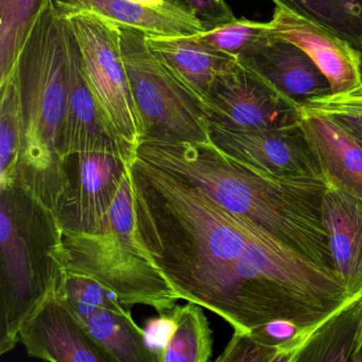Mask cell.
Returning a JSON list of instances; mask_svg holds the SVG:
<instances>
[{
  "instance_id": "obj_1",
  "label": "cell",
  "mask_w": 362,
  "mask_h": 362,
  "mask_svg": "<svg viewBox=\"0 0 362 362\" xmlns=\"http://www.w3.org/2000/svg\"><path fill=\"white\" fill-rule=\"evenodd\" d=\"M135 234L181 300L245 325L273 236L190 182L135 156L129 164Z\"/></svg>"
},
{
  "instance_id": "obj_2",
  "label": "cell",
  "mask_w": 362,
  "mask_h": 362,
  "mask_svg": "<svg viewBox=\"0 0 362 362\" xmlns=\"http://www.w3.org/2000/svg\"><path fill=\"white\" fill-rule=\"evenodd\" d=\"M136 156L198 186L230 213L247 218L334 272L322 219L325 180L285 179L262 173L224 153L213 141L143 139Z\"/></svg>"
},
{
  "instance_id": "obj_3",
  "label": "cell",
  "mask_w": 362,
  "mask_h": 362,
  "mask_svg": "<svg viewBox=\"0 0 362 362\" xmlns=\"http://www.w3.org/2000/svg\"><path fill=\"white\" fill-rule=\"evenodd\" d=\"M66 21L48 3L14 67L20 90L23 145L16 183L54 214L64 192L61 141L69 97Z\"/></svg>"
},
{
  "instance_id": "obj_4",
  "label": "cell",
  "mask_w": 362,
  "mask_h": 362,
  "mask_svg": "<svg viewBox=\"0 0 362 362\" xmlns=\"http://www.w3.org/2000/svg\"><path fill=\"white\" fill-rule=\"evenodd\" d=\"M56 214L18 183L0 189V355L11 351L31 313L64 271Z\"/></svg>"
},
{
  "instance_id": "obj_5",
  "label": "cell",
  "mask_w": 362,
  "mask_h": 362,
  "mask_svg": "<svg viewBox=\"0 0 362 362\" xmlns=\"http://www.w3.org/2000/svg\"><path fill=\"white\" fill-rule=\"evenodd\" d=\"M61 258L64 270L94 277L113 290L126 306L146 305L162 315L181 300L135 234L129 168L109 214L97 230L62 228Z\"/></svg>"
},
{
  "instance_id": "obj_6",
  "label": "cell",
  "mask_w": 362,
  "mask_h": 362,
  "mask_svg": "<svg viewBox=\"0 0 362 362\" xmlns=\"http://www.w3.org/2000/svg\"><path fill=\"white\" fill-rule=\"evenodd\" d=\"M115 24L122 61L143 122V139L211 143L209 118L202 100L150 49L146 35Z\"/></svg>"
},
{
  "instance_id": "obj_7",
  "label": "cell",
  "mask_w": 362,
  "mask_h": 362,
  "mask_svg": "<svg viewBox=\"0 0 362 362\" xmlns=\"http://www.w3.org/2000/svg\"><path fill=\"white\" fill-rule=\"evenodd\" d=\"M65 20L77 40L86 80L110 131L127 151L136 156L144 127L122 61L115 22L90 12Z\"/></svg>"
},
{
  "instance_id": "obj_8",
  "label": "cell",
  "mask_w": 362,
  "mask_h": 362,
  "mask_svg": "<svg viewBox=\"0 0 362 362\" xmlns=\"http://www.w3.org/2000/svg\"><path fill=\"white\" fill-rule=\"evenodd\" d=\"M54 296L113 362H153L144 328L135 323L117 294L101 281L64 270Z\"/></svg>"
},
{
  "instance_id": "obj_9",
  "label": "cell",
  "mask_w": 362,
  "mask_h": 362,
  "mask_svg": "<svg viewBox=\"0 0 362 362\" xmlns=\"http://www.w3.org/2000/svg\"><path fill=\"white\" fill-rule=\"evenodd\" d=\"M209 124L243 131L300 126L303 109L253 69L238 60L221 74L203 99Z\"/></svg>"
},
{
  "instance_id": "obj_10",
  "label": "cell",
  "mask_w": 362,
  "mask_h": 362,
  "mask_svg": "<svg viewBox=\"0 0 362 362\" xmlns=\"http://www.w3.org/2000/svg\"><path fill=\"white\" fill-rule=\"evenodd\" d=\"M130 163L103 152L65 158L64 192L56 213L61 228L80 232L97 230L117 197Z\"/></svg>"
},
{
  "instance_id": "obj_11",
  "label": "cell",
  "mask_w": 362,
  "mask_h": 362,
  "mask_svg": "<svg viewBox=\"0 0 362 362\" xmlns=\"http://www.w3.org/2000/svg\"><path fill=\"white\" fill-rule=\"evenodd\" d=\"M209 126L211 141L220 150L262 173L285 179L325 180L300 124L270 131Z\"/></svg>"
},
{
  "instance_id": "obj_12",
  "label": "cell",
  "mask_w": 362,
  "mask_h": 362,
  "mask_svg": "<svg viewBox=\"0 0 362 362\" xmlns=\"http://www.w3.org/2000/svg\"><path fill=\"white\" fill-rule=\"evenodd\" d=\"M66 21L69 97L61 141L63 160L71 154L103 152L122 156L129 162L135 156L127 151L114 137L93 95L82 66L75 35Z\"/></svg>"
},
{
  "instance_id": "obj_13",
  "label": "cell",
  "mask_w": 362,
  "mask_h": 362,
  "mask_svg": "<svg viewBox=\"0 0 362 362\" xmlns=\"http://www.w3.org/2000/svg\"><path fill=\"white\" fill-rule=\"evenodd\" d=\"M277 37L304 50L332 86L330 97H346L362 90V57L349 43L325 29L275 6L270 21Z\"/></svg>"
},
{
  "instance_id": "obj_14",
  "label": "cell",
  "mask_w": 362,
  "mask_h": 362,
  "mask_svg": "<svg viewBox=\"0 0 362 362\" xmlns=\"http://www.w3.org/2000/svg\"><path fill=\"white\" fill-rule=\"evenodd\" d=\"M30 357L52 362H113L73 313L50 294L18 332Z\"/></svg>"
},
{
  "instance_id": "obj_15",
  "label": "cell",
  "mask_w": 362,
  "mask_h": 362,
  "mask_svg": "<svg viewBox=\"0 0 362 362\" xmlns=\"http://www.w3.org/2000/svg\"><path fill=\"white\" fill-rule=\"evenodd\" d=\"M239 60L300 107L332 95L329 81L308 54L275 35Z\"/></svg>"
},
{
  "instance_id": "obj_16",
  "label": "cell",
  "mask_w": 362,
  "mask_h": 362,
  "mask_svg": "<svg viewBox=\"0 0 362 362\" xmlns=\"http://www.w3.org/2000/svg\"><path fill=\"white\" fill-rule=\"evenodd\" d=\"M322 219L337 276L349 296H362L361 199L328 185L322 202Z\"/></svg>"
},
{
  "instance_id": "obj_17",
  "label": "cell",
  "mask_w": 362,
  "mask_h": 362,
  "mask_svg": "<svg viewBox=\"0 0 362 362\" xmlns=\"http://www.w3.org/2000/svg\"><path fill=\"white\" fill-rule=\"evenodd\" d=\"M62 18L90 12L124 26L132 27L146 37H190L206 31L204 24L189 9H158L128 0H50Z\"/></svg>"
},
{
  "instance_id": "obj_18",
  "label": "cell",
  "mask_w": 362,
  "mask_h": 362,
  "mask_svg": "<svg viewBox=\"0 0 362 362\" xmlns=\"http://www.w3.org/2000/svg\"><path fill=\"white\" fill-rule=\"evenodd\" d=\"M300 128L328 185L362 200V146L325 114L303 110Z\"/></svg>"
},
{
  "instance_id": "obj_19",
  "label": "cell",
  "mask_w": 362,
  "mask_h": 362,
  "mask_svg": "<svg viewBox=\"0 0 362 362\" xmlns=\"http://www.w3.org/2000/svg\"><path fill=\"white\" fill-rule=\"evenodd\" d=\"M150 49L202 100L216 78L230 71L238 57L190 37H146Z\"/></svg>"
},
{
  "instance_id": "obj_20",
  "label": "cell",
  "mask_w": 362,
  "mask_h": 362,
  "mask_svg": "<svg viewBox=\"0 0 362 362\" xmlns=\"http://www.w3.org/2000/svg\"><path fill=\"white\" fill-rule=\"evenodd\" d=\"M362 336V296L319 324L292 362H353Z\"/></svg>"
},
{
  "instance_id": "obj_21",
  "label": "cell",
  "mask_w": 362,
  "mask_h": 362,
  "mask_svg": "<svg viewBox=\"0 0 362 362\" xmlns=\"http://www.w3.org/2000/svg\"><path fill=\"white\" fill-rule=\"evenodd\" d=\"M340 37L362 57V0H272Z\"/></svg>"
},
{
  "instance_id": "obj_22",
  "label": "cell",
  "mask_w": 362,
  "mask_h": 362,
  "mask_svg": "<svg viewBox=\"0 0 362 362\" xmlns=\"http://www.w3.org/2000/svg\"><path fill=\"white\" fill-rule=\"evenodd\" d=\"M200 305L188 302L173 309L175 330L160 362H207L213 354V332Z\"/></svg>"
},
{
  "instance_id": "obj_23",
  "label": "cell",
  "mask_w": 362,
  "mask_h": 362,
  "mask_svg": "<svg viewBox=\"0 0 362 362\" xmlns=\"http://www.w3.org/2000/svg\"><path fill=\"white\" fill-rule=\"evenodd\" d=\"M50 0H0V83L13 73L35 21Z\"/></svg>"
},
{
  "instance_id": "obj_24",
  "label": "cell",
  "mask_w": 362,
  "mask_h": 362,
  "mask_svg": "<svg viewBox=\"0 0 362 362\" xmlns=\"http://www.w3.org/2000/svg\"><path fill=\"white\" fill-rule=\"evenodd\" d=\"M0 189L14 185L23 145V117L16 74L0 83Z\"/></svg>"
},
{
  "instance_id": "obj_25",
  "label": "cell",
  "mask_w": 362,
  "mask_h": 362,
  "mask_svg": "<svg viewBox=\"0 0 362 362\" xmlns=\"http://www.w3.org/2000/svg\"><path fill=\"white\" fill-rule=\"evenodd\" d=\"M196 37L207 45L241 58L272 39L274 33L270 22H255L241 18L199 33Z\"/></svg>"
},
{
  "instance_id": "obj_26",
  "label": "cell",
  "mask_w": 362,
  "mask_h": 362,
  "mask_svg": "<svg viewBox=\"0 0 362 362\" xmlns=\"http://www.w3.org/2000/svg\"><path fill=\"white\" fill-rule=\"evenodd\" d=\"M313 330L303 327L290 320H274L258 325L250 334L260 342L279 349L285 357L286 362H292L294 355Z\"/></svg>"
},
{
  "instance_id": "obj_27",
  "label": "cell",
  "mask_w": 362,
  "mask_h": 362,
  "mask_svg": "<svg viewBox=\"0 0 362 362\" xmlns=\"http://www.w3.org/2000/svg\"><path fill=\"white\" fill-rule=\"evenodd\" d=\"M217 362H286L283 354L264 344L250 332H234Z\"/></svg>"
},
{
  "instance_id": "obj_28",
  "label": "cell",
  "mask_w": 362,
  "mask_h": 362,
  "mask_svg": "<svg viewBox=\"0 0 362 362\" xmlns=\"http://www.w3.org/2000/svg\"><path fill=\"white\" fill-rule=\"evenodd\" d=\"M175 317L173 310L158 315L146 322L145 343L148 351L151 354L154 362H160V356L173 336L175 330Z\"/></svg>"
},
{
  "instance_id": "obj_29",
  "label": "cell",
  "mask_w": 362,
  "mask_h": 362,
  "mask_svg": "<svg viewBox=\"0 0 362 362\" xmlns=\"http://www.w3.org/2000/svg\"><path fill=\"white\" fill-rule=\"evenodd\" d=\"M192 10L204 24L206 30L234 21L235 16L226 0H175Z\"/></svg>"
},
{
  "instance_id": "obj_30",
  "label": "cell",
  "mask_w": 362,
  "mask_h": 362,
  "mask_svg": "<svg viewBox=\"0 0 362 362\" xmlns=\"http://www.w3.org/2000/svg\"><path fill=\"white\" fill-rule=\"evenodd\" d=\"M302 109L313 112H347L362 114V96L326 97L311 101Z\"/></svg>"
},
{
  "instance_id": "obj_31",
  "label": "cell",
  "mask_w": 362,
  "mask_h": 362,
  "mask_svg": "<svg viewBox=\"0 0 362 362\" xmlns=\"http://www.w3.org/2000/svg\"><path fill=\"white\" fill-rule=\"evenodd\" d=\"M317 113H322V112H317ZM322 114L329 116L362 146V114L347 113V112H324Z\"/></svg>"
},
{
  "instance_id": "obj_32",
  "label": "cell",
  "mask_w": 362,
  "mask_h": 362,
  "mask_svg": "<svg viewBox=\"0 0 362 362\" xmlns=\"http://www.w3.org/2000/svg\"><path fill=\"white\" fill-rule=\"evenodd\" d=\"M128 1L137 4V5L145 6V7L158 8V9H181V8L187 9L184 6L177 4L175 0H128Z\"/></svg>"
},
{
  "instance_id": "obj_33",
  "label": "cell",
  "mask_w": 362,
  "mask_h": 362,
  "mask_svg": "<svg viewBox=\"0 0 362 362\" xmlns=\"http://www.w3.org/2000/svg\"><path fill=\"white\" fill-rule=\"evenodd\" d=\"M353 362H362V336L360 339L359 345H358L357 351L354 356Z\"/></svg>"
},
{
  "instance_id": "obj_34",
  "label": "cell",
  "mask_w": 362,
  "mask_h": 362,
  "mask_svg": "<svg viewBox=\"0 0 362 362\" xmlns=\"http://www.w3.org/2000/svg\"><path fill=\"white\" fill-rule=\"evenodd\" d=\"M361 71H362V69H361ZM356 95H360V96H362V90H361V92L359 93V94H356ZM353 96H355V95H353Z\"/></svg>"
}]
</instances>
